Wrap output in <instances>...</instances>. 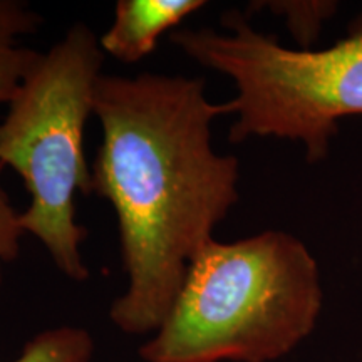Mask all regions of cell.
<instances>
[{"label": "cell", "mask_w": 362, "mask_h": 362, "mask_svg": "<svg viewBox=\"0 0 362 362\" xmlns=\"http://www.w3.org/2000/svg\"><path fill=\"white\" fill-rule=\"evenodd\" d=\"M252 8H269L270 12L282 16L287 22L288 30L296 37L298 47L309 49L314 40L319 37L325 22L337 11V4L334 2H257Z\"/></svg>", "instance_id": "cell-8"}, {"label": "cell", "mask_w": 362, "mask_h": 362, "mask_svg": "<svg viewBox=\"0 0 362 362\" xmlns=\"http://www.w3.org/2000/svg\"><path fill=\"white\" fill-rule=\"evenodd\" d=\"M205 6V0H117L99 47L119 62L136 64L155 51L163 35Z\"/></svg>", "instance_id": "cell-5"}, {"label": "cell", "mask_w": 362, "mask_h": 362, "mask_svg": "<svg viewBox=\"0 0 362 362\" xmlns=\"http://www.w3.org/2000/svg\"><path fill=\"white\" fill-rule=\"evenodd\" d=\"M228 101L206 96L205 79L141 72L103 74L94 116L101 126L90 194L115 210L128 285L110 317L131 336L156 332L189 264L238 202L240 163L214 146Z\"/></svg>", "instance_id": "cell-1"}, {"label": "cell", "mask_w": 362, "mask_h": 362, "mask_svg": "<svg viewBox=\"0 0 362 362\" xmlns=\"http://www.w3.org/2000/svg\"><path fill=\"white\" fill-rule=\"evenodd\" d=\"M103 62L98 35L74 24L40 52L0 121V166L16 171L30 197L22 228L76 282L89 279L81 253L88 230L78 223L76 198L90 197L84 133L94 116Z\"/></svg>", "instance_id": "cell-3"}, {"label": "cell", "mask_w": 362, "mask_h": 362, "mask_svg": "<svg viewBox=\"0 0 362 362\" xmlns=\"http://www.w3.org/2000/svg\"><path fill=\"white\" fill-rule=\"evenodd\" d=\"M93 354L94 341L88 330L62 325L30 339L11 362H90Z\"/></svg>", "instance_id": "cell-7"}, {"label": "cell", "mask_w": 362, "mask_h": 362, "mask_svg": "<svg viewBox=\"0 0 362 362\" xmlns=\"http://www.w3.org/2000/svg\"><path fill=\"white\" fill-rule=\"evenodd\" d=\"M42 16L22 0H0V106L8 104L40 52L22 44L37 33Z\"/></svg>", "instance_id": "cell-6"}, {"label": "cell", "mask_w": 362, "mask_h": 362, "mask_svg": "<svg viewBox=\"0 0 362 362\" xmlns=\"http://www.w3.org/2000/svg\"><path fill=\"white\" fill-rule=\"evenodd\" d=\"M225 30L176 29L171 42L233 81L230 143L277 138L302 144L310 163L329 155L344 117L362 116V16L329 47H287L237 11Z\"/></svg>", "instance_id": "cell-4"}, {"label": "cell", "mask_w": 362, "mask_h": 362, "mask_svg": "<svg viewBox=\"0 0 362 362\" xmlns=\"http://www.w3.org/2000/svg\"><path fill=\"white\" fill-rule=\"evenodd\" d=\"M21 223V211L16 210L2 183H0V284L4 277V265L19 257L21 238L24 237Z\"/></svg>", "instance_id": "cell-9"}, {"label": "cell", "mask_w": 362, "mask_h": 362, "mask_svg": "<svg viewBox=\"0 0 362 362\" xmlns=\"http://www.w3.org/2000/svg\"><path fill=\"white\" fill-rule=\"evenodd\" d=\"M324 305L319 262L296 235L211 240L189 264L146 362H274L310 336Z\"/></svg>", "instance_id": "cell-2"}]
</instances>
